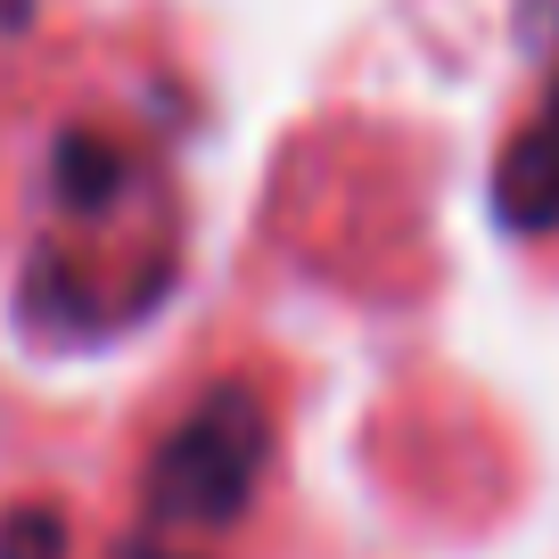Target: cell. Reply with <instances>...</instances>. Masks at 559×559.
Returning <instances> with one entry per match:
<instances>
[{
	"mask_svg": "<svg viewBox=\"0 0 559 559\" xmlns=\"http://www.w3.org/2000/svg\"><path fill=\"white\" fill-rule=\"evenodd\" d=\"M543 123H551V132H559V83H551V99H543Z\"/></svg>",
	"mask_w": 559,
	"mask_h": 559,
	"instance_id": "6",
	"label": "cell"
},
{
	"mask_svg": "<svg viewBox=\"0 0 559 559\" xmlns=\"http://www.w3.org/2000/svg\"><path fill=\"white\" fill-rule=\"evenodd\" d=\"M50 165H58V198L74 214H107L123 198V181H132V165H123V148L107 132H67Z\"/></svg>",
	"mask_w": 559,
	"mask_h": 559,
	"instance_id": "3",
	"label": "cell"
},
{
	"mask_svg": "<svg viewBox=\"0 0 559 559\" xmlns=\"http://www.w3.org/2000/svg\"><path fill=\"white\" fill-rule=\"evenodd\" d=\"M116 559H190V551H174V543H123Z\"/></svg>",
	"mask_w": 559,
	"mask_h": 559,
	"instance_id": "5",
	"label": "cell"
},
{
	"mask_svg": "<svg viewBox=\"0 0 559 559\" xmlns=\"http://www.w3.org/2000/svg\"><path fill=\"white\" fill-rule=\"evenodd\" d=\"M493 214H502L519 239H551L559 230V132L551 123L510 140L502 174H493Z\"/></svg>",
	"mask_w": 559,
	"mask_h": 559,
	"instance_id": "2",
	"label": "cell"
},
{
	"mask_svg": "<svg viewBox=\"0 0 559 559\" xmlns=\"http://www.w3.org/2000/svg\"><path fill=\"white\" fill-rule=\"evenodd\" d=\"M0 559H67V519L50 502H25L0 519Z\"/></svg>",
	"mask_w": 559,
	"mask_h": 559,
	"instance_id": "4",
	"label": "cell"
},
{
	"mask_svg": "<svg viewBox=\"0 0 559 559\" xmlns=\"http://www.w3.org/2000/svg\"><path fill=\"white\" fill-rule=\"evenodd\" d=\"M263 461H272V412H263L255 386H214L174 437L148 453L140 477V510L165 535H214V526H239L247 502L263 486Z\"/></svg>",
	"mask_w": 559,
	"mask_h": 559,
	"instance_id": "1",
	"label": "cell"
}]
</instances>
